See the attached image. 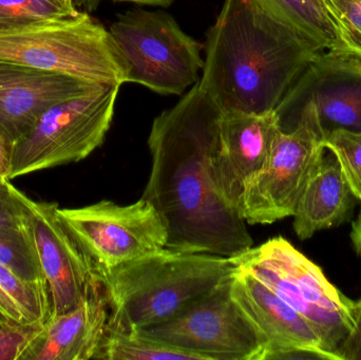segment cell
<instances>
[{"label":"cell","instance_id":"obj_9","mask_svg":"<svg viewBox=\"0 0 361 360\" xmlns=\"http://www.w3.org/2000/svg\"><path fill=\"white\" fill-rule=\"evenodd\" d=\"M231 275L171 318L135 332L203 360H262L264 340L231 295Z\"/></svg>","mask_w":361,"mask_h":360},{"label":"cell","instance_id":"obj_28","mask_svg":"<svg viewBox=\"0 0 361 360\" xmlns=\"http://www.w3.org/2000/svg\"><path fill=\"white\" fill-rule=\"evenodd\" d=\"M351 241L356 253L361 256V201L360 209L357 218L352 224Z\"/></svg>","mask_w":361,"mask_h":360},{"label":"cell","instance_id":"obj_17","mask_svg":"<svg viewBox=\"0 0 361 360\" xmlns=\"http://www.w3.org/2000/svg\"><path fill=\"white\" fill-rule=\"evenodd\" d=\"M326 152L312 171L293 215L294 230L301 240L347 221L358 201L338 161Z\"/></svg>","mask_w":361,"mask_h":360},{"label":"cell","instance_id":"obj_3","mask_svg":"<svg viewBox=\"0 0 361 360\" xmlns=\"http://www.w3.org/2000/svg\"><path fill=\"white\" fill-rule=\"evenodd\" d=\"M235 266L233 258L166 247L99 275L111 309L109 331L135 332L171 318Z\"/></svg>","mask_w":361,"mask_h":360},{"label":"cell","instance_id":"obj_2","mask_svg":"<svg viewBox=\"0 0 361 360\" xmlns=\"http://www.w3.org/2000/svg\"><path fill=\"white\" fill-rule=\"evenodd\" d=\"M199 86L223 113L275 111L326 51L255 0H225Z\"/></svg>","mask_w":361,"mask_h":360},{"label":"cell","instance_id":"obj_8","mask_svg":"<svg viewBox=\"0 0 361 360\" xmlns=\"http://www.w3.org/2000/svg\"><path fill=\"white\" fill-rule=\"evenodd\" d=\"M120 88L103 85L49 108L13 145L10 180L90 156L105 141Z\"/></svg>","mask_w":361,"mask_h":360},{"label":"cell","instance_id":"obj_27","mask_svg":"<svg viewBox=\"0 0 361 360\" xmlns=\"http://www.w3.org/2000/svg\"><path fill=\"white\" fill-rule=\"evenodd\" d=\"M255 1L258 2V4H261V6H262L265 10L269 11V12H271V14L277 16L278 18L286 21V23H288V25H292L293 27H295L294 25L292 23V21H290V15H288V8H286V0H255ZM295 29H296V27H295ZM297 31H298V30H297Z\"/></svg>","mask_w":361,"mask_h":360},{"label":"cell","instance_id":"obj_20","mask_svg":"<svg viewBox=\"0 0 361 360\" xmlns=\"http://www.w3.org/2000/svg\"><path fill=\"white\" fill-rule=\"evenodd\" d=\"M80 11L73 0H0V19L15 23L72 18Z\"/></svg>","mask_w":361,"mask_h":360},{"label":"cell","instance_id":"obj_1","mask_svg":"<svg viewBox=\"0 0 361 360\" xmlns=\"http://www.w3.org/2000/svg\"><path fill=\"white\" fill-rule=\"evenodd\" d=\"M223 112L199 82L154 118L152 169L141 198L169 232L167 249L237 258L254 244L246 222L223 198L216 156Z\"/></svg>","mask_w":361,"mask_h":360},{"label":"cell","instance_id":"obj_23","mask_svg":"<svg viewBox=\"0 0 361 360\" xmlns=\"http://www.w3.org/2000/svg\"><path fill=\"white\" fill-rule=\"evenodd\" d=\"M31 202L10 180L0 179V232L30 234Z\"/></svg>","mask_w":361,"mask_h":360},{"label":"cell","instance_id":"obj_24","mask_svg":"<svg viewBox=\"0 0 361 360\" xmlns=\"http://www.w3.org/2000/svg\"><path fill=\"white\" fill-rule=\"evenodd\" d=\"M352 48L361 56V0H324Z\"/></svg>","mask_w":361,"mask_h":360},{"label":"cell","instance_id":"obj_30","mask_svg":"<svg viewBox=\"0 0 361 360\" xmlns=\"http://www.w3.org/2000/svg\"><path fill=\"white\" fill-rule=\"evenodd\" d=\"M352 360H361V315L360 321V330H358V335L357 337H356L355 345H354Z\"/></svg>","mask_w":361,"mask_h":360},{"label":"cell","instance_id":"obj_25","mask_svg":"<svg viewBox=\"0 0 361 360\" xmlns=\"http://www.w3.org/2000/svg\"><path fill=\"white\" fill-rule=\"evenodd\" d=\"M40 327H19L0 323V360H23L42 332Z\"/></svg>","mask_w":361,"mask_h":360},{"label":"cell","instance_id":"obj_7","mask_svg":"<svg viewBox=\"0 0 361 360\" xmlns=\"http://www.w3.org/2000/svg\"><path fill=\"white\" fill-rule=\"evenodd\" d=\"M109 31L124 61L126 82L161 95H182L199 82L203 46L165 11H128Z\"/></svg>","mask_w":361,"mask_h":360},{"label":"cell","instance_id":"obj_16","mask_svg":"<svg viewBox=\"0 0 361 360\" xmlns=\"http://www.w3.org/2000/svg\"><path fill=\"white\" fill-rule=\"evenodd\" d=\"M109 300L99 275L73 310L49 318L23 360L97 359L109 331Z\"/></svg>","mask_w":361,"mask_h":360},{"label":"cell","instance_id":"obj_5","mask_svg":"<svg viewBox=\"0 0 361 360\" xmlns=\"http://www.w3.org/2000/svg\"><path fill=\"white\" fill-rule=\"evenodd\" d=\"M0 59L97 84H126L111 33L84 12L0 30Z\"/></svg>","mask_w":361,"mask_h":360},{"label":"cell","instance_id":"obj_31","mask_svg":"<svg viewBox=\"0 0 361 360\" xmlns=\"http://www.w3.org/2000/svg\"><path fill=\"white\" fill-rule=\"evenodd\" d=\"M23 25H27V23H15V21L1 20L0 19V30L11 29V27H20Z\"/></svg>","mask_w":361,"mask_h":360},{"label":"cell","instance_id":"obj_18","mask_svg":"<svg viewBox=\"0 0 361 360\" xmlns=\"http://www.w3.org/2000/svg\"><path fill=\"white\" fill-rule=\"evenodd\" d=\"M51 316L46 279L31 280L0 264V323L40 327Z\"/></svg>","mask_w":361,"mask_h":360},{"label":"cell","instance_id":"obj_4","mask_svg":"<svg viewBox=\"0 0 361 360\" xmlns=\"http://www.w3.org/2000/svg\"><path fill=\"white\" fill-rule=\"evenodd\" d=\"M233 259L314 328L332 360H352L360 330L361 299L343 295L319 266L283 237L269 239Z\"/></svg>","mask_w":361,"mask_h":360},{"label":"cell","instance_id":"obj_14","mask_svg":"<svg viewBox=\"0 0 361 360\" xmlns=\"http://www.w3.org/2000/svg\"><path fill=\"white\" fill-rule=\"evenodd\" d=\"M280 129L276 111L223 113L216 149V177L225 202L238 213L244 188L264 168Z\"/></svg>","mask_w":361,"mask_h":360},{"label":"cell","instance_id":"obj_15","mask_svg":"<svg viewBox=\"0 0 361 360\" xmlns=\"http://www.w3.org/2000/svg\"><path fill=\"white\" fill-rule=\"evenodd\" d=\"M303 101H313L326 137L336 129L361 132L360 59L326 53L280 105Z\"/></svg>","mask_w":361,"mask_h":360},{"label":"cell","instance_id":"obj_22","mask_svg":"<svg viewBox=\"0 0 361 360\" xmlns=\"http://www.w3.org/2000/svg\"><path fill=\"white\" fill-rule=\"evenodd\" d=\"M324 147L338 161L343 175L358 201H361V132L336 129L324 139Z\"/></svg>","mask_w":361,"mask_h":360},{"label":"cell","instance_id":"obj_12","mask_svg":"<svg viewBox=\"0 0 361 360\" xmlns=\"http://www.w3.org/2000/svg\"><path fill=\"white\" fill-rule=\"evenodd\" d=\"M57 211L55 203L32 200L30 230L50 293V317L76 308L97 275Z\"/></svg>","mask_w":361,"mask_h":360},{"label":"cell","instance_id":"obj_6","mask_svg":"<svg viewBox=\"0 0 361 360\" xmlns=\"http://www.w3.org/2000/svg\"><path fill=\"white\" fill-rule=\"evenodd\" d=\"M296 111L295 126L278 131L264 168L244 188L238 211L247 224H271L293 217L312 171L326 152V135L313 101L276 109L280 123Z\"/></svg>","mask_w":361,"mask_h":360},{"label":"cell","instance_id":"obj_26","mask_svg":"<svg viewBox=\"0 0 361 360\" xmlns=\"http://www.w3.org/2000/svg\"><path fill=\"white\" fill-rule=\"evenodd\" d=\"M12 160L13 144L0 132V179L10 180Z\"/></svg>","mask_w":361,"mask_h":360},{"label":"cell","instance_id":"obj_11","mask_svg":"<svg viewBox=\"0 0 361 360\" xmlns=\"http://www.w3.org/2000/svg\"><path fill=\"white\" fill-rule=\"evenodd\" d=\"M231 295L264 340L262 360H332L314 328L252 273L238 266L231 275Z\"/></svg>","mask_w":361,"mask_h":360},{"label":"cell","instance_id":"obj_13","mask_svg":"<svg viewBox=\"0 0 361 360\" xmlns=\"http://www.w3.org/2000/svg\"><path fill=\"white\" fill-rule=\"evenodd\" d=\"M101 86L0 59V132L14 145L49 108Z\"/></svg>","mask_w":361,"mask_h":360},{"label":"cell","instance_id":"obj_10","mask_svg":"<svg viewBox=\"0 0 361 360\" xmlns=\"http://www.w3.org/2000/svg\"><path fill=\"white\" fill-rule=\"evenodd\" d=\"M57 211L97 275L162 251L169 242L160 213L143 198L129 205L102 200Z\"/></svg>","mask_w":361,"mask_h":360},{"label":"cell","instance_id":"obj_19","mask_svg":"<svg viewBox=\"0 0 361 360\" xmlns=\"http://www.w3.org/2000/svg\"><path fill=\"white\" fill-rule=\"evenodd\" d=\"M103 360H203L199 355L137 332L108 331L97 359Z\"/></svg>","mask_w":361,"mask_h":360},{"label":"cell","instance_id":"obj_21","mask_svg":"<svg viewBox=\"0 0 361 360\" xmlns=\"http://www.w3.org/2000/svg\"><path fill=\"white\" fill-rule=\"evenodd\" d=\"M0 264L31 280L44 279L32 234L0 232Z\"/></svg>","mask_w":361,"mask_h":360},{"label":"cell","instance_id":"obj_29","mask_svg":"<svg viewBox=\"0 0 361 360\" xmlns=\"http://www.w3.org/2000/svg\"><path fill=\"white\" fill-rule=\"evenodd\" d=\"M118 2H133V4H143V6H161L169 8L175 2V0H114Z\"/></svg>","mask_w":361,"mask_h":360}]
</instances>
